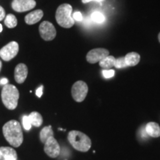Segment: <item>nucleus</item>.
Listing matches in <instances>:
<instances>
[{
	"label": "nucleus",
	"mask_w": 160,
	"mask_h": 160,
	"mask_svg": "<svg viewBox=\"0 0 160 160\" xmlns=\"http://www.w3.org/2000/svg\"><path fill=\"white\" fill-rule=\"evenodd\" d=\"M37 5L35 0H13L11 7L13 11L22 13L31 11Z\"/></svg>",
	"instance_id": "9"
},
{
	"label": "nucleus",
	"mask_w": 160,
	"mask_h": 160,
	"mask_svg": "<svg viewBox=\"0 0 160 160\" xmlns=\"http://www.w3.org/2000/svg\"><path fill=\"white\" fill-rule=\"evenodd\" d=\"M19 49V44L17 42L12 41L0 50V57L4 61L8 62L17 55Z\"/></svg>",
	"instance_id": "7"
},
{
	"label": "nucleus",
	"mask_w": 160,
	"mask_h": 160,
	"mask_svg": "<svg viewBox=\"0 0 160 160\" xmlns=\"http://www.w3.org/2000/svg\"><path fill=\"white\" fill-rule=\"evenodd\" d=\"M92 1H96V2H102L103 1V0H82V3H88V2H92Z\"/></svg>",
	"instance_id": "28"
},
{
	"label": "nucleus",
	"mask_w": 160,
	"mask_h": 160,
	"mask_svg": "<svg viewBox=\"0 0 160 160\" xmlns=\"http://www.w3.org/2000/svg\"><path fill=\"white\" fill-rule=\"evenodd\" d=\"M5 9H4L0 5V21L3 20L4 19H5Z\"/></svg>",
	"instance_id": "26"
},
{
	"label": "nucleus",
	"mask_w": 160,
	"mask_h": 160,
	"mask_svg": "<svg viewBox=\"0 0 160 160\" xmlns=\"http://www.w3.org/2000/svg\"><path fill=\"white\" fill-rule=\"evenodd\" d=\"M43 11L42 10H36L27 14L25 17V22L28 25H34L42 19L43 17Z\"/></svg>",
	"instance_id": "12"
},
{
	"label": "nucleus",
	"mask_w": 160,
	"mask_h": 160,
	"mask_svg": "<svg viewBox=\"0 0 160 160\" xmlns=\"http://www.w3.org/2000/svg\"><path fill=\"white\" fill-rule=\"evenodd\" d=\"M22 125H23L24 128H25L26 131H29V130H31L32 125L31 122H30L28 116L25 115L22 117Z\"/></svg>",
	"instance_id": "22"
},
{
	"label": "nucleus",
	"mask_w": 160,
	"mask_h": 160,
	"mask_svg": "<svg viewBox=\"0 0 160 160\" xmlns=\"http://www.w3.org/2000/svg\"><path fill=\"white\" fill-rule=\"evenodd\" d=\"M5 24L8 28H13L17 25V17L13 14H8L5 17Z\"/></svg>",
	"instance_id": "19"
},
{
	"label": "nucleus",
	"mask_w": 160,
	"mask_h": 160,
	"mask_svg": "<svg viewBox=\"0 0 160 160\" xmlns=\"http://www.w3.org/2000/svg\"><path fill=\"white\" fill-rule=\"evenodd\" d=\"M3 135L10 145L18 148L23 142V133L21 125L17 120H10L2 128Z\"/></svg>",
	"instance_id": "1"
},
{
	"label": "nucleus",
	"mask_w": 160,
	"mask_h": 160,
	"mask_svg": "<svg viewBox=\"0 0 160 160\" xmlns=\"http://www.w3.org/2000/svg\"><path fill=\"white\" fill-rule=\"evenodd\" d=\"M72 17H73V19L77 20V21H78V22L82 21V19H83L82 15V13H80L79 11L74 12V13H73V16H72Z\"/></svg>",
	"instance_id": "24"
},
{
	"label": "nucleus",
	"mask_w": 160,
	"mask_h": 160,
	"mask_svg": "<svg viewBox=\"0 0 160 160\" xmlns=\"http://www.w3.org/2000/svg\"><path fill=\"white\" fill-rule=\"evenodd\" d=\"M44 151L51 158H57L60 154L61 148L57 140L53 137H51L45 142Z\"/></svg>",
	"instance_id": "8"
},
{
	"label": "nucleus",
	"mask_w": 160,
	"mask_h": 160,
	"mask_svg": "<svg viewBox=\"0 0 160 160\" xmlns=\"http://www.w3.org/2000/svg\"><path fill=\"white\" fill-rule=\"evenodd\" d=\"M102 74L104 77L106 79H108V78L113 77L115 75V71L111 69H104V71H102Z\"/></svg>",
	"instance_id": "23"
},
{
	"label": "nucleus",
	"mask_w": 160,
	"mask_h": 160,
	"mask_svg": "<svg viewBox=\"0 0 160 160\" xmlns=\"http://www.w3.org/2000/svg\"><path fill=\"white\" fill-rule=\"evenodd\" d=\"M2 31V25L1 24H0V33H1Z\"/></svg>",
	"instance_id": "29"
},
{
	"label": "nucleus",
	"mask_w": 160,
	"mask_h": 160,
	"mask_svg": "<svg viewBox=\"0 0 160 160\" xmlns=\"http://www.w3.org/2000/svg\"><path fill=\"white\" fill-rule=\"evenodd\" d=\"M2 63L1 60H0V71H1V70H2Z\"/></svg>",
	"instance_id": "30"
},
{
	"label": "nucleus",
	"mask_w": 160,
	"mask_h": 160,
	"mask_svg": "<svg viewBox=\"0 0 160 160\" xmlns=\"http://www.w3.org/2000/svg\"><path fill=\"white\" fill-rule=\"evenodd\" d=\"M28 73V69L26 65L20 63L16 66L14 70V78L16 82L19 84L23 83L25 81Z\"/></svg>",
	"instance_id": "11"
},
{
	"label": "nucleus",
	"mask_w": 160,
	"mask_h": 160,
	"mask_svg": "<svg viewBox=\"0 0 160 160\" xmlns=\"http://www.w3.org/2000/svg\"><path fill=\"white\" fill-rule=\"evenodd\" d=\"M30 122L31 125L35 126V127H40L43 122V119L42 115L37 111H33L28 115Z\"/></svg>",
	"instance_id": "16"
},
{
	"label": "nucleus",
	"mask_w": 160,
	"mask_h": 160,
	"mask_svg": "<svg viewBox=\"0 0 160 160\" xmlns=\"http://www.w3.org/2000/svg\"><path fill=\"white\" fill-rule=\"evenodd\" d=\"M42 93H43V86L41 85L39 88H38L37 91H36V94L39 98H40L42 96Z\"/></svg>",
	"instance_id": "25"
},
{
	"label": "nucleus",
	"mask_w": 160,
	"mask_h": 160,
	"mask_svg": "<svg viewBox=\"0 0 160 160\" xmlns=\"http://www.w3.org/2000/svg\"><path fill=\"white\" fill-rule=\"evenodd\" d=\"M0 151L4 160H17V151L12 148L1 147Z\"/></svg>",
	"instance_id": "13"
},
{
	"label": "nucleus",
	"mask_w": 160,
	"mask_h": 160,
	"mask_svg": "<svg viewBox=\"0 0 160 160\" xmlns=\"http://www.w3.org/2000/svg\"><path fill=\"white\" fill-rule=\"evenodd\" d=\"M116 58L113 56H108L99 62V66L103 69H110L115 65Z\"/></svg>",
	"instance_id": "17"
},
{
	"label": "nucleus",
	"mask_w": 160,
	"mask_h": 160,
	"mask_svg": "<svg viewBox=\"0 0 160 160\" xmlns=\"http://www.w3.org/2000/svg\"><path fill=\"white\" fill-rule=\"evenodd\" d=\"M2 158V153H1V151H0V159H1Z\"/></svg>",
	"instance_id": "32"
},
{
	"label": "nucleus",
	"mask_w": 160,
	"mask_h": 160,
	"mask_svg": "<svg viewBox=\"0 0 160 160\" xmlns=\"http://www.w3.org/2000/svg\"><path fill=\"white\" fill-rule=\"evenodd\" d=\"M2 100L4 105L9 110H14L18 105V100L19 98V92L17 87L13 85H4L2 90Z\"/></svg>",
	"instance_id": "4"
},
{
	"label": "nucleus",
	"mask_w": 160,
	"mask_h": 160,
	"mask_svg": "<svg viewBox=\"0 0 160 160\" xmlns=\"http://www.w3.org/2000/svg\"><path fill=\"white\" fill-rule=\"evenodd\" d=\"M158 39H159V42H160V33H159V35H158Z\"/></svg>",
	"instance_id": "31"
},
{
	"label": "nucleus",
	"mask_w": 160,
	"mask_h": 160,
	"mask_svg": "<svg viewBox=\"0 0 160 160\" xmlns=\"http://www.w3.org/2000/svg\"><path fill=\"white\" fill-rule=\"evenodd\" d=\"M91 19L96 23H102L105 21V16L101 12L95 11L91 14Z\"/></svg>",
	"instance_id": "20"
},
{
	"label": "nucleus",
	"mask_w": 160,
	"mask_h": 160,
	"mask_svg": "<svg viewBox=\"0 0 160 160\" xmlns=\"http://www.w3.org/2000/svg\"><path fill=\"white\" fill-rule=\"evenodd\" d=\"M8 83V79H6V78H2L1 80H0V85H5Z\"/></svg>",
	"instance_id": "27"
},
{
	"label": "nucleus",
	"mask_w": 160,
	"mask_h": 160,
	"mask_svg": "<svg viewBox=\"0 0 160 160\" xmlns=\"http://www.w3.org/2000/svg\"><path fill=\"white\" fill-rule=\"evenodd\" d=\"M51 137H53V131L52 130V128L51 125L46 126V127L43 128L42 131H40L39 133V138L40 141L42 143H45L47 141L48 139Z\"/></svg>",
	"instance_id": "18"
},
{
	"label": "nucleus",
	"mask_w": 160,
	"mask_h": 160,
	"mask_svg": "<svg viewBox=\"0 0 160 160\" xmlns=\"http://www.w3.org/2000/svg\"><path fill=\"white\" fill-rule=\"evenodd\" d=\"M145 131L148 135L151 137H160V127L157 123L156 122H149L146 125Z\"/></svg>",
	"instance_id": "14"
},
{
	"label": "nucleus",
	"mask_w": 160,
	"mask_h": 160,
	"mask_svg": "<svg viewBox=\"0 0 160 160\" xmlns=\"http://www.w3.org/2000/svg\"><path fill=\"white\" fill-rule=\"evenodd\" d=\"M125 60L127 66L133 67L138 65L140 61V55L136 52H130L125 57Z\"/></svg>",
	"instance_id": "15"
},
{
	"label": "nucleus",
	"mask_w": 160,
	"mask_h": 160,
	"mask_svg": "<svg viewBox=\"0 0 160 160\" xmlns=\"http://www.w3.org/2000/svg\"><path fill=\"white\" fill-rule=\"evenodd\" d=\"M88 92V85L83 81H77L73 84L71 88V95L73 99L77 102H82L87 97Z\"/></svg>",
	"instance_id": "5"
},
{
	"label": "nucleus",
	"mask_w": 160,
	"mask_h": 160,
	"mask_svg": "<svg viewBox=\"0 0 160 160\" xmlns=\"http://www.w3.org/2000/svg\"><path fill=\"white\" fill-rule=\"evenodd\" d=\"M68 139L73 148L81 152L88 151L91 148V140L87 135L79 131H71L68 135Z\"/></svg>",
	"instance_id": "2"
},
{
	"label": "nucleus",
	"mask_w": 160,
	"mask_h": 160,
	"mask_svg": "<svg viewBox=\"0 0 160 160\" xmlns=\"http://www.w3.org/2000/svg\"><path fill=\"white\" fill-rule=\"evenodd\" d=\"M73 8L70 4H62L56 12V20L61 27L70 28L74 25V19L72 17Z\"/></svg>",
	"instance_id": "3"
},
{
	"label": "nucleus",
	"mask_w": 160,
	"mask_h": 160,
	"mask_svg": "<svg viewBox=\"0 0 160 160\" xmlns=\"http://www.w3.org/2000/svg\"><path fill=\"white\" fill-rule=\"evenodd\" d=\"M108 56H109L108 50L99 48L91 50L87 53L86 59L89 63L95 64L98 62H100L102 59H103L104 58L108 57Z\"/></svg>",
	"instance_id": "10"
},
{
	"label": "nucleus",
	"mask_w": 160,
	"mask_h": 160,
	"mask_svg": "<svg viewBox=\"0 0 160 160\" xmlns=\"http://www.w3.org/2000/svg\"><path fill=\"white\" fill-rule=\"evenodd\" d=\"M114 66L117 68H123L128 67L127 65H126V62H125V57H119V58H118V59H116Z\"/></svg>",
	"instance_id": "21"
},
{
	"label": "nucleus",
	"mask_w": 160,
	"mask_h": 160,
	"mask_svg": "<svg viewBox=\"0 0 160 160\" xmlns=\"http://www.w3.org/2000/svg\"><path fill=\"white\" fill-rule=\"evenodd\" d=\"M39 31L40 36L45 41H52L57 36V31L54 25L48 21H44L40 24Z\"/></svg>",
	"instance_id": "6"
}]
</instances>
